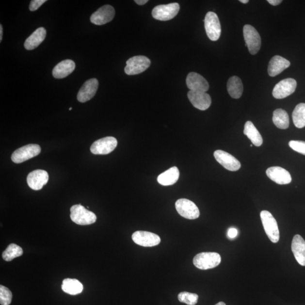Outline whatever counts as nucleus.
Returning a JSON list of instances; mask_svg holds the SVG:
<instances>
[{"mask_svg": "<svg viewBox=\"0 0 305 305\" xmlns=\"http://www.w3.org/2000/svg\"><path fill=\"white\" fill-rule=\"evenodd\" d=\"M70 212L72 221L77 225H90L96 221V215L80 204L73 206L70 209Z\"/></svg>", "mask_w": 305, "mask_h": 305, "instance_id": "nucleus-1", "label": "nucleus"}, {"mask_svg": "<svg viewBox=\"0 0 305 305\" xmlns=\"http://www.w3.org/2000/svg\"><path fill=\"white\" fill-rule=\"evenodd\" d=\"M260 216L264 229L270 241L277 243L280 239V232L276 219L270 212L267 210L260 212Z\"/></svg>", "mask_w": 305, "mask_h": 305, "instance_id": "nucleus-2", "label": "nucleus"}, {"mask_svg": "<svg viewBox=\"0 0 305 305\" xmlns=\"http://www.w3.org/2000/svg\"><path fill=\"white\" fill-rule=\"evenodd\" d=\"M221 262V257L217 253H200L194 257L193 264L197 268L206 270L215 268Z\"/></svg>", "mask_w": 305, "mask_h": 305, "instance_id": "nucleus-3", "label": "nucleus"}, {"mask_svg": "<svg viewBox=\"0 0 305 305\" xmlns=\"http://www.w3.org/2000/svg\"><path fill=\"white\" fill-rule=\"evenodd\" d=\"M245 46L248 47L249 52L255 55L258 52L261 47V38L258 32L250 25H246L243 28Z\"/></svg>", "mask_w": 305, "mask_h": 305, "instance_id": "nucleus-4", "label": "nucleus"}, {"mask_svg": "<svg viewBox=\"0 0 305 305\" xmlns=\"http://www.w3.org/2000/svg\"><path fill=\"white\" fill-rule=\"evenodd\" d=\"M151 62L148 57L138 56L129 58L126 62L125 72L127 75H134L143 73L149 67Z\"/></svg>", "mask_w": 305, "mask_h": 305, "instance_id": "nucleus-5", "label": "nucleus"}, {"mask_svg": "<svg viewBox=\"0 0 305 305\" xmlns=\"http://www.w3.org/2000/svg\"><path fill=\"white\" fill-rule=\"evenodd\" d=\"M206 32L209 39L212 41H217L221 34V25L217 14L209 12L207 14L204 19Z\"/></svg>", "mask_w": 305, "mask_h": 305, "instance_id": "nucleus-6", "label": "nucleus"}, {"mask_svg": "<svg viewBox=\"0 0 305 305\" xmlns=\"http://www.w3.org/2000/svg\"><path fill=\"white\" fill-rule=\"evenodd\" d=\"M180 10V6L177 3H171L167 5L157 6L152 10V16L154 19L167 21L176 16Z\"/></svg>", "mask_w": 305, "mask_h": 305, "instance_id": "nucleus-7", "label": "nucleus"}, {"mask_svg": "<svg viewBox=\"0 0 305 305\" xmlns=\"http://www.w3.org/2000/svg\"><path fill=\"white\" fill-rule=\"evenodd\" d=\"M40 152L41 148L40 145L37 144H29L16 149L13 153L11 159L13 162L20 163L38 156Z\"/></svg>", "mask_w": 305, "mask_h": 305, "instance_id": "nucleus-8", "label": "nucleus"}, {"mask_svg": "<svg viewBox=\"0 0 305 305\" xmlns=\"http://www.w3.org/2000/svg\"><path fill=\"white\" fill-rule=\"evenodd\" d=\"M176 207L181 217L188 219H196L199 217V209L193 201L181 198L176 202Z\"/></svg>", "mask_w": 305, "mask_h": 305, "instance_id": "nucleus-9", "label": "nucleus"}, {"mask_svg": "<svg viewBox=\"0 0 305 305\" xmlns=\"http://www.w3.org/2000/svg\"><path fill=\"white\" fill-rule=\"evenodd\" d=\"M118 142L113 137H106L97 140L91 146V152L96 155H105L111 153L117 146Z\"/></svg>", "mask_w": 305, "mask_h": 305, "instance_id": "nucleus-10", "label": "nucleus"}, {"mask_svg": "<svg viewBox=\"0 0 305 305\" xmlns=\"http://www.w3.org/2000/svg\"><path fill=\"white\" fill-rule=\"evenodd\" d=\"M297 87V81L292 78H287L277 83L274 87L273 95L276 99H283L294 93Z\"/></svg>", "mask_w": 305, "mask_h": 305, "instance_id": "nucleus-11", "label": "nucleus"}, {"mask_svg": "<svg viewBox=\"0 0 305 305\" xmlns=\"http://www.w3.org/2000/svg\"><path fill=\"white\" fill-rule=\"evenodd\" d=\"M115 12L111 5H106L101 7L91 16V22L95 25H104L111 22L114 18Z\"/></svg>", "mask_w": 305, "mask_h": 305, "instance_id": "nucleus-12", "label": "nucleus"}, {"mask_svg": "<svg viewBox=\"0 0 305 305\" xmlns=\"http://www.w3.org/2000/svg\"><path fill=\"white\" fill-rule=\"evenodd\" d=\"M132 239L136 244L144 247H152L161 242V238L159 235L147 231H136L133 233Z\"/></svg>", "mask_w": 305, "mask_h": 305, "instance_id": "nucleus-13", "label": "nucleus"}, {"mask_svg": "<svg viewBox=\"0 0 305 305\" xmlns=\"http://www.w3.org/2000/svg\"><path fill=\"white\" fill-rule=\"evenodd\" d=\"M214 156L219 163H220L225 169L231 171H236L241 168V163L231 154L224 150H216Z\"/></svg>", "mask_w": 305, "mask_h": 305, "instance_id": "nucleus-14", "label": "nucleus"}, {"mask_svg": "<svg viewBox=\"0 0 305 305\" xmlns=\"http://www.w3.org/2000/svg\"><path fill=\"white\" fill-rule=\"evenodd\" d=\"M49 180V175L46 171L36 170L31 172L27 176V182L32 190H42Z\"/></svg>", "mask_w": 305, "mask_h": 305, "instance_id": "nucleus-15", "label": "nucleus"}, {"mask_svg": "<svg viewBox=\"0 0 305 305\" xmlns=\"http://www.w3.org/2000/svg\"><path fill=\"white\" fill-rule=\"evenodd\" d=\"M188 97L194 107L200 111H206L211 104L210 96L207 92L190 91L188 92Z\"/></svg>", "mask_w": 305, "mask_h": 305, "instance_id": "nucleus-16", "label": "nucleus"}, {"mask_svg": "<svg viewBox=\"0 0 305 305\" xmlns=\"http://www.w3.org/2000/svg\"><path fill=\"white\" fill-rule=\"evenodd\" d=\"M98 87V81L96 79H91L85 81L78 92V100L84 103L91 100L96 94Z\"/></svg>", "mask_w": 305, "mask_h": 305, "instance_id": "nucleus-17", "label": "nucleus"}, {"mask_svg": "<svg viewBox=\"0 0 305 305\" xmlns=\"http://www.w3.org/2000/svg\"><path fill=\"white\" fill-rule=\"evenodd\" d=\"M266 175L271 180L280 185L289 184L292 181V177L289 171L279 166L269 168L266 170Z\"/></svg>", "mask_w": 305, "mask_h": 305, "instance_id": "nucleus-18", "label": "nucleus"}, {"mask_svg": "<svg viewBox=\"0 0 305 305\" xmlns=\"http://www.w3.org/2000/svg\"><path fill=\"white\" fill-rule=\"evenodd\" d=\"M186 84L192 91L207 92L209 88L208 81L201 75L194 72L187 75Z\"/></svg>", "mask_w": 305, "mask_h": 305, "instance_id": "nucleus-19", "label": "nucleus"}, {"mask_svg": "<svg viewBox=\"0 0 305 305\" xmlns=\"http://www.w3.org/2000/svg\"><path fill=\"white\" fill-rule=\"evenodd\" d=\"M289 60L280 56H275L270 60L268 66V73L270 77H274L280 74L290 66Z\"/></svg>", "mask_w": 305, "mask_h": 305, "instance_id": "nucleus-20", "label": "nucleus"}, {"mask_svg": "<svg viewBox=\"0 0 305 305\" xmlns=\"http://www.w3.org/2000/svg\"><path fill=\"white\" fill-rule=\"evenodd\" d=\"M291 248L297 262L305 266V241L300 235L294 236Z\"/></svg>", "mask_w": 305, "mask_h": 305, "instance_id": "nucleus-21", "label": "nucleus"}, {"mask_svg": "<svg viewBox=\"0 0 305 305\" xmlns=\"http://www.w3.org/2000/svg\"><path fill=\"white\" fill-rule=\"evenodd\" d=\"M47 31L44 27H39L25 41L24 46L29 50L35 49L45 40Z\"/></svg>", "mask_w": 305, "mask_h": 305, "instance_id": "nucleus-22", "label": "nucleus"}, {"mask_svg": "<svg viewBox=\"0 0 305 305\" xmlns=\"http://www.w3.org/2000/svg\"><path fill=\"white\" fill-rule=\"evenodd\" d=\"M75 64L73 61L66 60L58 63L53 68L52 74L56 79L67 77L74 71Z\"/></svg>", "mask_w": 305, "mask_h": 305, "instance_id": "nucleus-23", "label": "nucleus"}, {"mask_svg": "<svg viewBox=\"0 0 305 305\" xmlns=\"http://www.w3.org/2000/svg\"><path fill=\"white\" fill-rule=\"evenodd\" d=\"M180 176L179 170L177 167H173L161 174L157 178L158 182L164 186L176 184Z\"/></svg>", "mask_w": 305, "mask_h": 305, "instance_id": "nucleus-24", "label": "nucleus"}, {"mask_svg": "<svg viewBox=\"0 0 305 305\" xmlns=\"http://www.w3.org/2000/svg\"><path fill=\"white\" fill-rule=\"evenodd\" d=\"M227 88L230 96L235 99L241 97L243 93V84L241 79L237 76H233L229 79Z\"/></svg>", "mask_w": 305, "mask_h": 305, "instance_id": "nucleus-25", "label": "nucleus"}, {"mask_svg": "<svg viewBox=\"0 0 305 305\" xmlns=\"http://www.w3.org/2000/svg\"><path fill=\"white\" fill-rule=\"evenodd\" d=\"M244 133L248 137V139L251 140L253 145L256 146H260L262 145V137L251 121H248L245 123Z\"/></svg>", "mask_w": 305, "mask_h": 305, "instance_id": "nucleus-26", "label": "nucleus"}, {"mask_svg": "<svg viewBox=\"0 0 305 305\" xmlns=\"http://www.w3.org/2000/svg\"><path fill=\"white\" fill-rule=\"evenodd\" d=\"M62 289L70 295H77L83 291V286L77 279H65L62 284Z\"/></svg>", "mask_w": 305, "mask_h": 305, "instance_id": "nucleus-27", "label": "nucleus"}, {"mask_svg": "<svg viewBox=\"0 0 305 305\" xmlns=\"http://www.w3.org/2000/svg\"><path fill=\"white\" fill-rule=\"evenodd\" d=\"M273 121L277 128L286 129L289 128V115L282 109H276L273 112Z\"/></svg>", "mask_w": 305, "mask_h": 305, "instance_id": "nucleus-28", "label": "nucleus"}, {"mask_svg": "<svg viewBox=\"0 0 305 305\" xmlns=\"http://www.w3.org/2000/svg\"><path fill=\"white\" fill-rule=\"evenodd\" d=\"M294 125L296 128H302L305 127V104L300 103L298 104L292 113Z\"/></svg>", "mask_w": 305, "mask_h": 305, "instance_id": "nucleus-29", "label": "nucleus"}, {"mask_svg": "<svg viewBox=\"0 0 305 305\" xmlns=\"http://www.w3.org/2000/svg\"><path fill=\"white\" fill-rule=\"evenodd\" d=\"M23 249L15 244H10L2 253V258L6 261H11L13 259L23 255Z\"/></svg>", "mask_w": 305, "mask_h": 305, "instance_id": "nucleus-30", "label": "nucleus"}, {"mask_svg": "<svg viewBox=\"0 0 305 305\" xmlns=\"http://www.w3.org/2000/svg\"><path fill=\"white\" fill-rule=\"evenodd\" d=\"M178 300L188 305H195L198 302V296L197 294L183 292L178 294Z\"/></svg>", "mask_w": 305, "mask_h": 305, "instance_id": "nucleus-31", "label": "nucleus"}, {"mask_svg": "<svg viewBox=\"0 0 305 305\" xmlns=\"http://www.w3.org/2000/svg\"><path fill=\"white\" fill-rule=\"evenodd\" d=\"M12 293L8 288L0 286V304L1 305H9L12 303Z\"/></svg>", "mask_w": 305, "mask_h": 305, "instance_id": "nucleus-32", "label": "nucleus"}, {"mask_svg": "<svg viewBox=\"0 0 305 305\" xmlns=\"http://www.w3.org/2000/svg\"><path fill=\"white\" fill-rule=\"evenodd\" d=\"M289 145L294 151L305 156V142L299 140H291Z\"/></svg>", "mask_w": 305, "mask_h": 305, "instance_id": "nucleus-33", "label": "nucleus"}, {"mask_svg": "<svg viewBox=\"0 0 305 305\" xmlns=\"http://www.w3.org/2000/svg\"><path fill=\"white\" fill-rule=\"evenodd\" d=\"M46 1V0H32V1H31L29 6L30 11H36Z\"/></svg>", "mask_w": 305, "mask_h": 305, "instance_id": "nucleus-34", "label": "nucleus"}, {"mask_svg": "<svg viewBox=\"0 0 305 305\" xmlns=\"http://www.w3.org/2000/svg\"><path fill=\"white\" fill-rule=\"evenodd\" d=\"M238 231L235 228H231L228 229L227 236L229 239H234L237 236Z\"/></svg>", "mask_w": 305, "mask_h": 305, "instance_id": "nucleus-35", "label": "nucleus"}, {"mask_svg": "<svg viewBox=\"0 0 305 305\" xmlns=\"http://www.w3.org/2000/svg\"><path fill=\"white\" fill-rule=\"evenodd\" d=\"M267 2L270 3L271 5L277 6L279 5L281 2H282V0H267Z\"/></svg>", "mask_w": 305, "mask_h": 305, "instance_id": "nucleus-36", "label": "nucleus"}, {"mask_svg": "<svg viewBox=\"0 0 305 305\" xmlns=\"http://www.w3.org/2000/svg\"><path fill=\"white\" fill-rule=\"evenodd\" d=\"M135 2L139 5H143L148 2V0H135Z\"/></svg>", "mask_w": 305, "mask_h": 305, "instance_id": "nucleus-37", "label": "nucleus"}, {"mask_svg": "<svg viewBox=\"0 0 305 305\" xmlns=\"http://www.w3.org/2000/svg\"><path fill=\"white\" fill-rule=\"evenodd\" d=\"M2 25H0V42H1L2 40V33H3V30H2Z\"/></svg>", "mask_w": 305, "mask_h": 305, "instance_id": "nucleus-38", "label": "nucleus"}, {"mask_svg": "<svg viewBox=\"0 0 305 305\" xmlns=\"http://www.w3.org/2000/svg\"><path fill=\"white\" fill-rule=\"evenodd\" d=\"M239 1L242 3H247L249 2V0H240Z\"/></svg>", "mask_w": 305, "mask_h": 305, "instance_id": "nucleus-39", "label": "nucleus"}, {"mask_svg": "<svg viewBox=\"0 0 305 305\" xmlns=\"http://www.w3.org/2000/svg\"><path fill=\"white\" fill-rule=\"evenodd\" d=\"M215 305H226L224 302H220V303H218L217 304H216Z\"/></svg>", "mask_w": 305, "mask_h": 305, "instance_id": "nucleus-40", "label": "nucleus"}, {"mask_svg": "<svg viewBox=\"0 0 305 305\" xmlns=\"http://www.w3.org/2000/svg\"><path fill=\"white\" fill-rule=\"evenodd\" d=\"M72 108H69V111H71Z\"/></svg>", "mask_w": 305, "mask_h": 305, "instance_id": "nucleus-41", "label": "nucleus"}]
</instances>
